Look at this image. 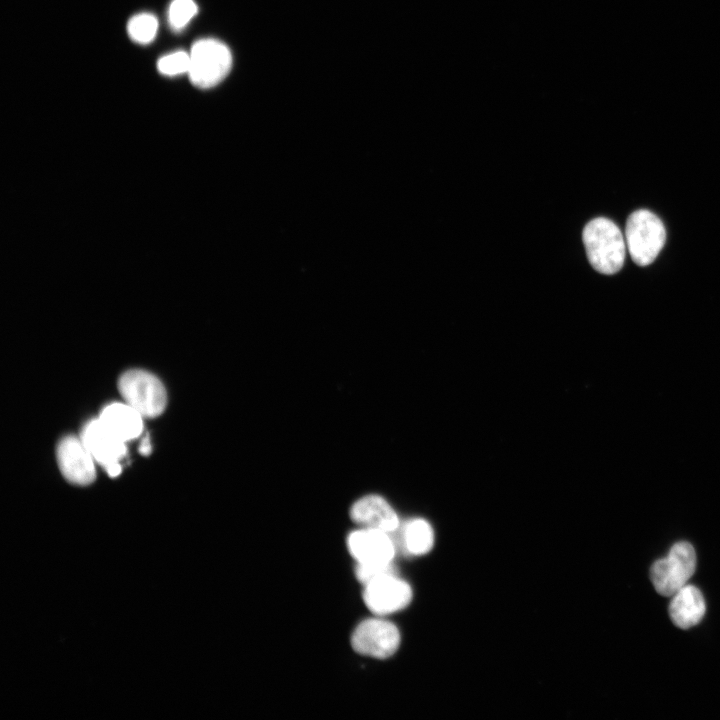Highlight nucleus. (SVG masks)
I'll return each instance as SVG.
<instances>
[{
  "mask_svg": "<svg viewBox=\"0 0 720 720\" xmlns=\"http://www.w3.org/2000/svg\"><path fill=\"white\" fill-rule=\"evenodd\" d=\"M193 0H173L169 7L168 19L173 30L184 28L197 13Z\"/></svg>",
  "mask_w": 720,
  "mask_h": 720,
  "instance_id": "obj_16",
  "label": "nucleus"
},
{
  "mask_svg": "<svg viewBox=\"0 0 720 720\" xmlns=\"http://www.w3.org/2000/svg\"><path fill=\"white\" fill-rule=\"evenodd\" d=\"M400 542L407 553L415 556L424 555L433 547V529L424 519H412L403 526Z\"/></svg>",
  "mask_w": 720,
  "mask_h": 720,
  "instance_id": "obj_14",
  "label": "nucleus"
},
{
  "mask_svg": "<svg viewBox=\"0 0 720 720\" xmlns=\"http://www.w3.org/2000/svg\"><path fill=\"white\" fill-rule=\"evenodd\" d=\"M411 599L410 585L395 573L386 574L364 585V603L375 615L398 612L408 606Z\"/></svg>",
  "mask_w": 720,
  "mask_h": 720,
  "instance_id": "obj_7",
  "label": "nucleus"
},
{
  "mask_svg": "<svg viewBox=\"0 0 720 720\" xmlns=\"http://www.w3.org/2000/svg\"><path fill=\"white\" fill-rule=\"evenodd\" d=\"M190 66V54L185 51H176L163 56L157 62V68L161 74L175 76L188 73Z\"/></svg>",
  "mask_w": 720,
  "mask_h": 720,
  "instance_id": "obj_17",
  "label": "nucleus"
},
{
  "mask_svg": "<svg viewBox=\"0 0 720 720\" xmlns=\"http://www.w3.org/2000/svg\"><path fill=\"white\" fill-rule=\"evenodd\" d=\"M157 29L158 21L154 15L149 13L133 16L127 25L130 38L139 44L150 43L154 39Z\"/></svg>",
  "mask_w": 720,
  "mask_h": 720,
  "instance_id": "obj_15",
  "label": "nucleus"
},
{
  "mask_svg": "<svg viewBox=\"0 0 720 720\" xmlns=\"http://www.w3.org/2000/svg\"><path fill=\"white\" fill-rule=\"evenodd\" d=\"M626 243L633 261L640 266L652 263L661 251L666 232L662 221L652 212H633L626 224Z\"/></svg>",
  "mask_w": 720,
  "mask_h": 720,
  "instance_id": "obj_2",
  "label": "nucleus"
},
{
  "mask_svg": "<svg viewBox=\"0 0 720 720\" xmlns=\"http://www.w3.org/2000/svg\"><path fill=\"white\" fill-rule=\"evenodd\" d=\"M401 642L399 629L382 618L360 622L351 636L354 651L361 655L385 659L396 653Z\"/></svg>",
  "mask_w": 720,
  "mask_h": 720,
  "instance_id": "obj_6",
  "label": "nucleus"
},
{
  "mask_svg": "<svg viewBox=\"0 0 720 720\" xmlns=\"http://www.w3.org/2000/svg\"><path fill=\"white\" fill-rule=\"evenodd\" d=\"M57 460L63 476L73 484L88 485L95 479L94 458L75 436L63 438L57 447Z\"/></svg>",
  "mask_w": 720,
  "mask_h": 720,
  "instance_id": "obj_9",
  "label": "nucleus"
},
{
  "mask_svg": "<svg viewBox=\"0 0 720 720\" xmlns=\"http://www.w3.org/2000/svg\"><path fill=\"white\" fill-rule=\"evenodd\" d=\"M389 573H395L392 563L389 564H362L357 563L355 574L363 585Z\"/></svg>",
  "mask_w": 720,
  "mask_h": 720,
  "instance_id": "obj_18",
  "label": "nucleus"
},
{
  "mask_svg": "<svg viewBox=\"0 0 720 720\" xmlns=\"http://www.w3.org/2000/svg\"><path fill=\"white\" fill-rule=\"evenodd\" d=\"M392 534L369 528H360L347 537V548L357 563L389 564L396 552Z\"/></svg>",
  "mask_w": 720,
  "mask_h": 720,
  "instance_id": "obj_8",
  "label": "nucleus"
},
{
  "mask_svg": "<svg viewBox=\"0 0 720 720\" xmlns=\"http://www.w3.org/2000/svg\"><path fill=\"white\" fill-rule=\"evenodd\" d=\"M350 517L360 528L381 530L393 534L399 519L391 505L379 495H366L351 506Z\"/></svg>",
  "mask_w": 720,
  "mask_h": 720,
  "instance_id": "obj_10",
  "label": "nucleus"
},
{
  "mask_svg": "<svg viewBox=\"0 0 720 720\" xmlns=\"http://www.w3.org/2000/svg\"><path fill=\"white\" fill-rule=\"evenodd\" d=\"M583 243L591 266L602 274L618 272L625 260V241L618 226L599 217L588 222L583 230Z\"/></svg>",
  "mask_w": 720,
  "mask_h": 720,
  "instance_id": "obj_1",
  "label": "nucleus"
},
{
  "mask_svg": "<svg viewBox=\"0 0 720 720\" xmlns=\"http://www.w3.org/2000/svg\"><path fill=\"white\" fill-rule=\"evenodd\" d=\"M151 450H152L151 444H150V441H149V437H148V435H147V436H145V437L142 439V441H141V443H140V445H139V452H140V454H142L143 456H147V455H149V454L151 453Z\"/></svg>",
  "mask_w": 720,
  "mask_h": 720,
  "instance_id": "obj_20",
  "label": "nucleus"
},
{
  "mask_svg": "<svg viewBox=\"0 0 720 720\" xmlns=\"http://www.w3.org/2000/svg\"><path fill=\"white\" fill-rule=\"evenodd\" d=\"M118 388L126 403L143 417H156L166 407L167 395L163 384L147 371H126L119 378Z\"/></svg>",
  "mask_w": 720,
  "mask_h": 720,
  "instance_id": "obj_5",
  "label": "nucleus"
},
{
  "mask_svg": "<svg viewBox=\"0 0 720 720\" xmlns=\"http://www.w3.org/2000/svg\"><path fill=\"white\" fill-rule=\"evenodd\" d=\"M189 54L190 66L187 74L193 85L199 88L217 85L231 69V52L218 40H199L193 44Z\"/></svg>",
  "mask_w": 720,
  "mask_h": 720,
  "instance_id": "obj_4",
  "label": "nucleus"
},
{
  "mask_svg": "<svg viewBox=\"0 0 720 720\" xmlns=\"http://www.w3.org/2000/svg\"><path fill=\"white\" fill-rule=\"evenodd\" d=\"M81 439L101 466L120 462L127 453L125 442L109 430L102 421L91 420L83 428Z\"/></svg>",
  "mask_w": 720,
  "mask_h": 720,
  "instance_id": "obj_11",
  "label": "nucleus"
},
{
  "mask_svg": "<svg viewBox=\"0 0 720 720\" xmlns=\"http://www.w3.org/2000/svg\"><path fill=\"white\" fill-rule=\"evenodd\" d=\"M706 605L701 591L693 585H684L675 594L669 604L672 622L681 629L697 625L704 617Z\"/></svg>",
  "mask_w": 720,
  "mask_h": 720,
  "instance_id": "obj_12",
  "label": "nucleus"
},
{
  "mask_svg": "<svg viewBox=\"0 0 720 720\" xmlns=\"http://www.w3.org/2000/svg\"><path fill=\"white\" fill-rule=\"evenodd\" d=\"M110 477H116L121 473L120 462H113L103 467Z\"/></svg>",
  "mask_w": 720,
  "mask_h": 720,
  "instance_id": "obj_19",
  "label": "nucleus"
},
{
  "mask_svg": "<svg viewBox=\"0 0 720 720\" xmlns=\"http://www.w3.org/2000/svg\"><path fill=\"white\" fill-rule=\"evenodd\" d=\"M696 569V552L693 546L680 541L675 543L665 558L655 561L650 568V579L662 596H672L687 584Z\"/></svg>",
  "mask_w": 720,
  "mask_h": 720,
  "instance_id": "obj_3",
  "label": "nucleus"
},
{
  "mask_svg": "<svg viewBox=\"0 0 720 720\" xmlns=\"http://www.w3.org/2000/svg\"><path fill=\"white\" fill-rule=\"evenodd\" d=\"M142 415L129 404L111 403L99 416L102 423L124 442L140 436L143 430Z\"/></svg>",
  "mask_w": 720,
  "mask_h": 720,
  "instance_id": "obj_13",
  "label": "nucleus"
}]
</instances>
